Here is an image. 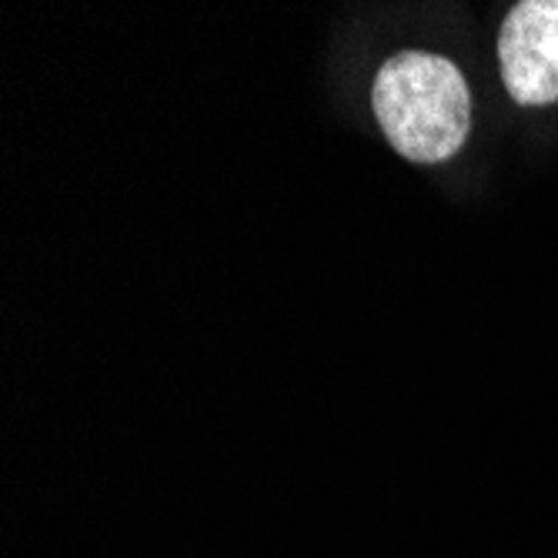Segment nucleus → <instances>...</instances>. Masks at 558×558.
I'll return each mask as SVG.
<instances>
[{
  "label": "nucleus",
  "mask_w": 558,
  "mask_h": 558,
  "mask_svg": "<svg viewBox=\"0 0 558 558\" xmlns=\"http://www.w3.org/2000/svg\"><path fill=\"white\" fill-rule=\"evenodd\" d=\"M375 118L401 158L438 165L462 150L472 128V94L448 58L401 50L372 87Z\"/></svg>",
  "instance_id": "f257e3e1"
},
{
  "label": "nucleus",
  "mask_w": 558,
  "mask_h": 558,
  "mask_svg": "<svg viewBox=\"0 0 558 558\" xmlns=\"http://www.w3.org/2000/svg\"><path fill=\"white\" fill-rule=\"evenodd\" d=\"M505 90L515 105L545 108L558 100V0H522L498 31Z\"/></svg>",
  "instance_id": "f03ea898"
}]
</instances>
